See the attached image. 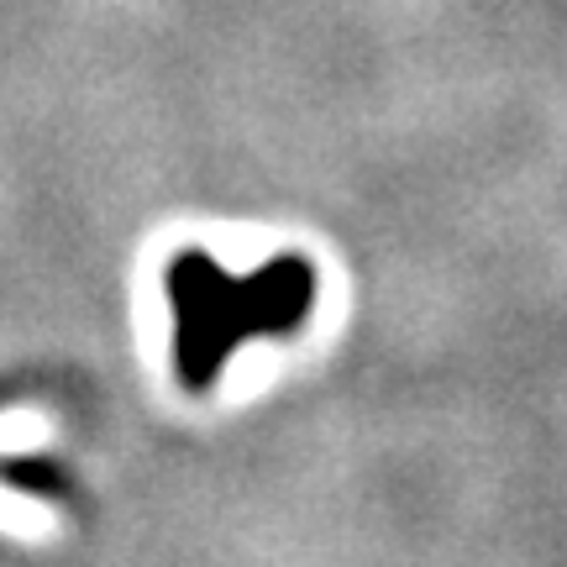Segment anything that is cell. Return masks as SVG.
I'll list each match as a JSON object with an SVG mask.
<instances>
[{"mask_svg":"<svg viewBox=\"0 0 567 567\" xmlns=\"http://www.w3.org/2000/svg\"><path fill=\"white\" fill-rule=\"evenodd\" d=\"M168 284L179 305V368L189 384H210L226 352L247 337L295 331L316 300V274L305 258H274L252 279H231L210 258L184 252Z\"/></svg>","mask_w":567,"mask_h":567,"instance_id":"obj_1","label":"cell"}]
</instances>
